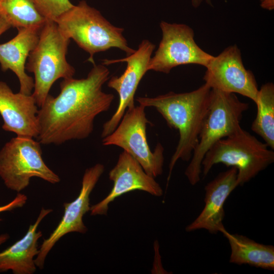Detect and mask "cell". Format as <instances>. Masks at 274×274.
Here are the masks:
<instances>
[{"label":"cell","instance_id":"obj_18","mask_svg":"<svg viewBox=\"0 0 274 274\" xmlns=\"http://www.w3.org/2000/svg\"><path fill=\"white\" fill-rule=\"evenodd\" d=\"M228 241L231 254L229 262L268 270L274 269V247L260 244L237 234H231L224 227L220 230Z\"/></svg>","mask_w":274,"mask_h":274},{"label":"cell","instance_id":"obj_19","mask_svg":"<svg viewBox=\"0 0 274 274\" xmlns=\"http://www.w3.org/2000/svg\"><path fill=\"white\" fill-rule=\"evenodd\" d=\"M257 114L251 125V129L259 135L272 150L274 149V85L272 83L263 84L258 90Z\"/></svg>","mask_w":274,"mask_h":274},{"label":"cell","instance_id":"obj_28","mask_svg":"<svg viewBox=\"0 0 274 274\" xmlns=\"http://www.w3.org/2000/svg\"><path fill=\"white\" fill-rule=\"evenodd\" d=\"M1 0H0V2H1Z\"/></svg>","mask_w":274,"mask_h":274},{"label":"cell","instance_id":"obj_15","mask_svg":"<svg viewBox=\"0 0 274 274\" xmlns=\"http://www.w3.org/2000/svg\"><path fill=\"white\" fill-rule=\"evenodd\" d=\"M237 170L234 167L220 173L204 188V207L197 217L186 227L188 232L206 229L216 233L224 228V204L232 191L238 186Z\"/></svg>","mask_w":274,"mask_h":274},{"label":"cell","instance_id":"obj_20","mask_svg":"<svg viewBox=\"0 0 274 274\" xmlns=\"http://www.w3.org/2000/svg\"><path fill=\"white\" fill-rule=\"evenodd\" d=\"M1 16L11 27L42 26L46 20L37 10L32 0H1Z\"/></svg>","mask_w":274,"mask_h":274},{"label":"cell","instance_id":"obj_17","mask_svg":"<svg viewBox=\"0 0 274 274\" xmlns=\"http://www.w3.org/2000/svg\"><path fill=\"white\" fill-rule=\"evenodd\" d=\"M52 211L42 208L36 222L29 226L24 236L0 252V272L11 270L14 274H32L36 270L35 257L39 252L38 241L42 232L38 230L42 220Z\"/></svg>","mask_w":274,"mask_h":274},{"label":"cell","instance_id":"obj_25","mask_svg":"<svg viewBox=\"0 0 274 274\" xmlns=\"http://www.w3.org/2000/svg\"><path fill=\"white\" fill-rule=\"evenodd\" d=\"M203 2H206L210 6H213L212 0H191L192 5L194 8L199 7Z\"/></svg>","mask_w":274,"mask_h":274},{"label":"cell","instance_id":"obj_12","mask_svg":"<svg viewBox=\"0 0 274 274\" xmlns=\"http://www.w3.org/2000/svg\"><path fill=\"white\" fill-rule=\"evenodd\" d=\"M105 166L100 163L86 169L84 174L82 187L78 197L71 202L63 204V215L59 224L42 243L39 252L35 259L37 267H44L45 259L55 244L65 234L73 232L85 233L87 228L83 221V216L90 211V194L102 174Z\"/></svg>","mask_w":274,"mask_h":274},{"label":"cell","instance_id":"obj_3","mask_svg":"<svg viewBox=\"0 0 274 274\" xmlns=\"http://www.w3.org/2000/svg\"><path fill=\"white\" fill-rule=\"evenodd\" d=\"M58 27L66 38L73 39L90 56L88 61L95 64V53L117 48L127 55L135 50L130 48L123 36L124 29L112 25L93 7L85 1L61 15L55 21Z\"/></svg>","mask_w":274,"mask_h":274},{"label":"cell","instance_id":"obj_6","mask_svg":"<svg viewBox=\"0 0 274 274\" xmlns=\"http://www.w3.org/2000/svg\"><path fill=\"white\" fill-rule=\"evenodd\" d=\"M249 104L241 101L234 93L211 89L210 109L202 125L185 175L190 184L200 179L201 162L208 150L219 140L241 128L240 121Z\"/></svg>","mask_w":274,"mask_h":274},{"label":"cell","instance_id":"obj_1","mask_svg":"<svg viewBox=\"0 0 274 274\" xmlns=\"http://www.w3.org/2000/svg\"><path fill=\"white\" fill-rule=\"evenodd\" d=\"M109 75L106 65L94 64L86 78L63 79L59 94L56 97L49 94L39 109L37 140L58 145L89 137L95 118L108 111L114 99L113 94L102 91Z\"/></svg>","mask_w":274,"mask_h":274},{"label":"cell","instance_id":"obj_4","mask_svg":"<svg viewBox=\"0 0 274 274\" xmlns=\"http://www.w3.org/2000/svg\"><path fill=\"white\" fill-rule=\"evenodd\" d=\"M70 40L60 32L55 21L46 20L38 42L28 57L25 69L34 75L31 94L39 108L56 81L73 78L75 73L66 58Z\"/></svg>","mask_w":274,"mask_h":274},{"label":"cell","instance_id":"obj_11","mask_svg":"<svg viewBox=\"0 0 274 274\" xmlns=\"http://www.w3.org/2000/svg\"><path fill=\"white\" fill-rule=\"evenodd\" d=\"M206 67L203 79L211 89L238 93L255 102L259 90L257 83L253 73L244 65L236 45L214 56Z\"/></svg>","mask_w":274,"mask_h":274},{"label":"cell","instance_id":"obj_7","mask_svg":"<svg viewBox=\"0 0 274 274\" xmlns=\"http://www.w3.org/2000/svg\"><path fill=\"white\" fill-rule=\"evenodd\" d=\"M41 143L33 138L18 136L6 143L0 151V177L6 186L19 193L32 177L50 183L60 181L44 161Z\"/></svg>","mask_w":274,"mask_h":274},{"label":"cell","instance_id":"obj_8","mask_svg":"<svg viewBox=\"0 0 274 274\" xmlns=\"http://www.w3.org/2000/svg\"><path fill=\"white\" fill-rule=\"evenodd\" d=\"M150 122L145 107L139 105L127 109L117 127L102 138L104 146H116L132 156L145 172L155 178L162 174L164 162L162 145L158 143L152 151L148 143L147 124Z\"/></svg>","mask_w":274,"mask_h":274},{"label":"cell","instance_id":"obj_24","mask_svg":"<svg viewBox=\"0 0 274 274\" xmlns=\"http://www.w3.org/2000/svg\"><path fill=\"white\" fill-rule=\"evenodd\" d=\"M261 7L267 10H272L274 9V0H260Z\"/></svg>","mask_w":274,"mask_h":274},{"label":"cell","instance_id":"obj_10","mask_svg":"<svg viewBox=\"0 0 274 274\" xmlns=\"http://www.w3.org/2000/svg\"><path fill=\"white\" fill-rule=\"evenodd\" d=\"M155 45L148 40H144L138 49L122 59H105L102 64L108 65L119 62H126L127 66L120 76H113L108 86L114 89L119 95V104L116 111L102 126L101 137L104 138L117 127L127 109L135 106L134 94L144 75L148 71L149 63Z\"/></svg>","mask_w":274,"mask_h":274},{"label":"cell","instance_id":"obj_13","mask_svg":"<svg viewBox=\"0 0 274 274\" xmlns=\"http://www.w3.org/2000/svg\"><path fill=\"white\" fill-rule=\"evenodd\" d=\"M109 177L113 182V188L104 199L90 207L91 215H107L110 202L130 191L142 190L155 196H160L163 193L154 178L147 174L140 163L125 151L120 154Z\"/></svg>","mask_w":274,"mask_h":274},{"label":"cell","instance_id":"obj_16","mask_svg":"<svg viewBox=\"0 0 274 274\" xmlns=\"http://www.w3.org/2000/svg\"><path fill=\"white\" fill-rule=\"evenodd\" d=\"M42 26L18 28V33L14 38L0 44L2 71L10 70L15 73L20 84L19 92L27 95L32 94L34 80L25 72L26 60L38 42Z\"/></svg>","mask_w":274,"mask_h":274},{"label":"cell","instance_id":"obj_2","mask_svg":"<svg viewBox=\"0 0 274 274\" xmlns=\"http://www.w3.org/2000/svg\"><path fill=\"white\" fill-rule=\"evenodd\" d=\"M211 92V88L204 83L190 92L171 91L153 97L136 98L139 105L154 108L167 125L179 133V142L169 164L167 182L177 161H188L192 157L210 109Z\"/></svg>","mask_w":274,"mask_h":274},{"label":"cell","instance_id":"obj_14","mask_svg":"<svg viewBox=\"0 0 274 274\" xmlns=\"http://www.w3.org/2000/svg\"><path fill=\"white\" fill-rule=\"evenodd\" d=\"M38 111L32 94L15 93L6 83L0 81V115L4 130L14 132L18 136L37 138Z\"/></svg>","mask_w":274,"mask_h":274},{"label":"cell","instance_id":"obj_27","mask_svg":"<svg viewBox=\"0 0 274 274\" xmlns=\"http://www.w3.org/2000/svg\"><path fill=\"white\" fill-rule=\"evenodd\" d=\"M0 16H1V11H0Z\"/></svg>","mask_w":274,"mask_h":274},{"label":"cell","instance_id":"obj_26","mask_svg":"<svg viewBox=\"0 0 274 274\" xmlns=\"http://www.w3.org/2000/svg\"><path fill=\"white\" fill-rule=\"evenodd\" d=\"M9 238L8 234H3L0 235V245L6 242Z\"/></svg>","mask_w":274,"mask_h":274},{"label":"cell","instance_id":"obj_21","mask_svg":"<svg viewBox=\"0 0 274 274\" xmlns=\"http://www.w3.org/2000/svg\"><path fill=\"white\" fill-rule=\"evenodd\" d=\"M39 14L46 20L55 21L74 5L70 0H32Z\"/></svg>","mask_w":274,"mask_h":274},{"label":"cell","instance_id":"obj_5","mask_svg":"<svg viewBox=\"0 0 274 274\" xmlns=\"http://www.w3.org/2000/svg\"><path fill=\"white\" fill-rule=\"evenodd\" d=\"M273 161V150L241 127L208 150L201 162V173L207 176L218 163L234 167L238 185H243Z\"/></svg>","mask_w":274,"mask_h":274},{"label":"cell","instance_id":"obj_9","mask_svg":"<svg viewBox=\"0 0 274 274\" xmlns=\"http://www.w3.org/2000/svg\"><path fill=\"white\" fill-rule=\"evenodd\" d=\"M160 27L162 39L153 57H151L148 71L165 74L172 68L185 64L206 66L213 55L196 43L193 29L184 24L161 21Z\"/></svg>","mask_w":274,"mask_h":274},{"label":"cell","instance_id":"obj_23","mask_svg":"<svg viewBox=\"0 0 274 274\" xmlns=\"http://www.w3.org/2000/svg\"><path fill=\"white\" fill-rule=\"evenodd\" d=\"M11 27L7 20L0 16V36Z\"/></svg>","mask_w":274,"mask_h":274},{"label":"cell","instance_id":"obj_22","mask_svg":"<svg viewBox=\"0 0 274 274\" xmlns=\"http://www.w3.org/2000/svg\"><path fill=\"white\" fill-rule=\"evenodd\" d=\"M27 196L20 192L10 202L3 206H0V213L6 211H11L15 209L22 207L26 202ZM0 220L1 219H0Z\"/></svg>","mask_w":274,"mask_h":274}]
</instances>
